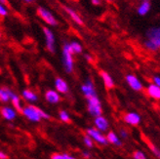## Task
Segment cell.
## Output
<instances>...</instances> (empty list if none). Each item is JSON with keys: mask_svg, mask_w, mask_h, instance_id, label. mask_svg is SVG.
Wrapping results in <instances>:
<instances>
[{"mask_svg": "<svg viewBox=\"0 0 160 159\" xmlns=\"http://www.w3.org/2000/svg\"><path fill=\"white\" fill-rule=\"evenodd\" d=\"M62 67L68 73H71L73 71L74 61H73V53L71 52L68 42H65L62 45Z\"/></svg>", "mask_w": 160, "mask_h": 159, "instance_id": "6da1fadb", "label": "cell"}, {"mask_svg": "<svg viewBox=\"0 0 160 159\" xmlns=\"http://www.w3.org/2000/svg\"><path fill=\"white\" fill-rule=\"evenodd\" d=\"M36 13L37 16L41 19L45 23H47L49 27H57L59 25V22L58 20L56 19V17L53 15V13L46 9L45 7L43 6H38L36 8Z\"/></svg>", "mask_w": 160, "mask_h": 159, "instance_id": "7a4b0ae2", "label": "cell"}, {"mask_svg": "<svg viewBox=\"0 0 160 159\" xmlns=\"http://www.w3.org/2000/svg\"><path fill=\"white\" fill-rule=\"evenodd\" d=\"M42 30H43V34H44V38H45V46L48 52H50L51 54H54L56 51V38H55V34L53 31L47 27H42Z\"/></svg>", "mask_w": 160, "mask_h": 159, "instance_id": "3957f363", "label": "cell"}, {"mask_svg": "<svg viewBox=\"0 0 160 159\" xmlns=\"http://www.w3.org/2000/svg\"><path fill=\"white\" fill-rule=\"evenodd\" d=\"M147 40L154 44L158 50L160 49V27H153L148 30Z\"/></svg>", "mask_w": 160, "mask_h": 159, "instance_id": "277c9868", "label": "cell"}, {"mask_svg": "<svg viewBox=\"0 0 160 159\" xmlns=\"http://www.w3.org/2000/svg\"><path fill=\"white\" fill-rule=\"evenodd\" d=\"M86 133L91 139L95 140L97 142H99V144H101L102 146L108 145V140H107L106 136H103L99 130L95 129V128H89L86 130Z\"/></svg>", "mask_w": 160, "mask_h": 159, "instance_id": "5b68a950", "label": "cell"}, {"mask_svg": "<svg viewBox=\"0 0 160 159\" xmlns=\"http://www.w3.org/2000/svg\"><path fill=\"white\" fill-rule=\"evenodd\" d=\"M22 114L26 115L30 121H33V122H38L40 121V119H41V117L39 116L36 110V107L34 106H28L27 107H25L22 109Z\"/></svg>", "mask_w": 160, "mask_h": 159, "instance_id": "8992f818", "label": "cell"}, {"mask_svg": "<svg viewBox=\"0 0 160 159\" xmlns=\"http://www.w3.org/2000/svg\"><path fill=\"white\" fill-rule=\"evenodd\" d=\"M126 82L128 83V85H129L134 91L140 92V91L142 90V82L140 81V79L137 76H135L134 74H128V75H126Z\"/></svg>", "mask_w": 160, "mask_h": 159, "instance_id": "52a82bcc", "label": "cell"}, {"mask_svg": "<svg viewBox=\"0 0 160 159\" xmlns=\"http://www.w3.org/2000/svg\"><path fill=\"white\" fill-rule=\"evenodd\" d=\"M62 9L67 12V14L69 16V18L72 20L76 23V25H78V26H84V21L82 20V18L80 17L79 14L74 9H72V8H70L68 6H66V5L62 6Z\"/></svg>", "mask_w": 160, "mask_h": 159, "instance_id": "ba28073f", "label": "cell"}, {"mask_svg": "<svg viewBox=\"0 0 160 159\" xmlns=\"http://www.w3.org/2000/svg\"><path fill=\"white\" fill-rule=\"evenodd\" d=\"M81 91L84 94V96L86 97V99L90 98V97L97 96V94H96V90H95V86H94V84H93V82H92V80L90 78L87 79L86 83L81 86Z\"/></svg>", "mask_w": 160, "mask_h": 159, "instance_id": "9c48e42d", "label": "cell"}, {"mask_svg": "<svg viewBox=\"0 0 160 159\" xmlns=\"http://www.w3.org/2000/svg\"><path fill=\"white\" fill-rule=\"evenodd\" d=\"M123 120L129 125L137 126L141 123V116L137 112H128L123 115Z\"/></svg>", "mask_w": 160, "mask_h": 159, "instance_id": "30bf717a", "label": "cell"}, {"mask_svg": "<svg viewBox=\"0 0 160 159\" xmlns=\"http://www.w3.org/2000/svg\"><path fill=\"white\" fill-rule=\"evenodd\" d=\"M100 75L102 79V81H103V84H105L106 86V88L110 90V89H112L113 87H114V81H113V79L112 77H111L107 71L105 70H101L100 71Z\"/></svg>", "mask_w": 160, "mask_h": 159, "instance_id": "8fae6325", "label": "cell"}, {"mask_svg": "<svg viewBox=\"0 0 160 159\" xmlns=\"http://www.w3.org/2000/svg\"><path fill=\"white\" fill-rule=\"evenodd\" d=\"M55 87L57 89V92L62 94H67L68 92V83L61 77H57L55 80Z\"/></svg>", "mask_w": 160, "mask_h": 159, "instance_id": "7c38bea8", "label": "cell"}, {"mask_svg": "<svg viewBox=\"0 0 160 159\" xmlns=\"http://www.w3.org/2000/svg\"><path fill=\"white\" fill-rule=\"evenodd\" d=\"M147 93L148 95L154 100H160V88L158 86L152 84H149L147 88Z\"/></svg>", "mask_w": 160, "mask_h": 159, "instance_id": "4fadbf2b", "label": "cell"}, {"mask_svg": "<svg viewBox=\"0 0 160 159\" xmlns=\"http://www.w3.org/2000/svg\"><path fill=\"white\" fill-rule=\"evenodd\" d=\"M45 98L47 100V102H51V104H57L61 101V97L57 91L54 90H48L45 93Z\"/></svg>", "mask_w": 160, "mask_h": 159, "instance_id": "5bb4252c", "label": "cell"}, {"mask_svg": "<svg viewBox=\"0 0 160 159\" xmlns=\"http://www.w3.org/2000/svg\"><path fill=\"white\" fill-rule=\"evenodd\" d=\"M95 125L99 129V131H107L108 129V122L107 119L102 115L96 117Z\"/></svg>", "mask_w": 160, "mask_h": 159, "instance_id": "9a60e30c", "label": "cell"}, {"mask_svg": "<svg viewBox=\"0 0 160 159\" xmlns=\"http://www.w3.org/2000/svg\"><path fill=\"white\" fill-rule=\"evenodd\" d=\"M13 92L7 87H0V102H7L11 99Z\"/></svg>", "mask_w": 160, "mask_h": 159, "instance_id": "2e32d148", "label": "cell"}, {"mask_svg": "<svg viewBox=\"0 0 160 159\" xmlns=\"http://www.w3.org/2000/svg\"><path fill=\"white\" fill-rule=\"evenodd\" d=\"M150 2L149 1H142V3L139 5L137 12L140 16H146L149 11H150Z\"/></svg>", "mask_w": 160, "mask_h": 159, "instance_id": "e0dca14e", "label": "cell"}, {"mask_svg": "<svg viewBox=\"0 0 160 159\" xmlns=\"http://www.w3.org/2000/svg\"><path fill=\"white\" fill-rule=\"evenodd\" d=\"M0 112H1L2 116L7 119V120H13L16 117V112L10 107H1L0 108Z\"/></svg>", "mask_w": 160, "mask_h": 159, "instance_id": "ac0fdd59", "label": "cell"}, {"mask_svg": "<svg viewBox=\"0 0 160 159\" xmlns=\"http://www.w3.org/2000/svg\"><path fill=\"white\" fill-rule=\"evenodd\" d=\"M106 138L108 140V142H110V144H112V145H115V146H118V147H120L122 145L121 141L119 140V137L112 131L108 132Z\"/></svg>", "mask_w": 160, "mask_h": 159, "instance_id": "d6986e66", "label": "cell"}, {"mask_svg": "<svg viewBox=\"0 0 160 159\" xmlns=\"http://www.w3.org/2000/svg\"><path fill=\"white\" fill-rule=\"evenodd\" d=\"M11 102H12V104H13V106L15 107V108L17 109L20 113H22V105H21V100H20V98H19V96H17L16 94H14L13 93V95L11 96Z\"/></svg>", "mask_w": 160, "mask_h": 159, "instance_id": "ffe728a7", "label": "cell"}, {"mask_svg": "<svg viewBox=\"0 0 160 159\" xmlns=\"http://www.w3.org/2000/svg\"><path fill=\"white\" fill-rule=\"evenodd\" d=\"M69 47L71 49V52L73 53V55L75 54H81L83 51V47L80 44L78 41H71L69 42Z\"/></svg>", "mask_w": 160, "mask_h": 159, "instance_id": "44dd1931", "label": "cell"}, {"mask_svg": "<svg viewBox=\"0 0 160 159\" xmlns=\"http://www.w3.org/2000/svg\"><path fill=\"white\" fill-rule=\"evenodd\" d=\"M22 97L26 100L29 101V102H36L37 101V96L34 92H32L29 89H26L22 92Z\"/></svg>", "mask_w": 160, "mask_h": 159, "instance_id": "7402d4cb", "label": "cell"}, {"mask_svg": "<svg viewBox=\"0 0 160 159\" xmlns=\"http://www.w3.org/2000/svg\"><path fill=\"white\" fill-rule=\"evenodd\" d=\"M88 111L90 112V114L96 117L100 116L102 112L101 106H90V105H88Z\"/></svg>", "mask_w": 160, "mask_h": 159, "instance_id": "603a6c76", "label": "cell"}, {"mask_svg": "<svg viewBox=\"0 0 160 159\" xmlns=\"http://www.w3.org/2000/svg\"><path fill=\"white\" fill-rule=\"evenodd\" d=\"M60 118H61V120L63 121V122H66V123H71V120H70V118L68 114V112L66 110H61L60 111Z\"/></svg>", "mask_w": 160, "mask_h": 159, "instance_id": "cb8c5ba5", "label": "cell"}, {"mask_svg": "<svg viewBox=\"0 0 160 159\" xmlns=\"http://www.w3.org/2000/svg\"><path fill=\"white\" fill-rule=\"evenodd\" d=\"M148 147H149V148H150L151 152H153V154H154L158 159H160V149H159L158 147H156L153 144H151V142H149V144H148Z\"/></svg>", "mask_w": 160, "mask_h": 159, "instance_id": "d4e9b609", "label": "cell"}, {"mask_svg": "<svg viewBox=\"0 0 160 159\" xmlns=\"http://www.w3.org/2000/svg\"><path fill=\"white\" fill-rule=\"evenodd\" d=\"M133 158L134 159H147V156L142 150H136L133 153Z\"/></svg>", "mask_w": 160, "mask_h": 159, "instance_id": "484cf974", "label": "cell"}, {"mask_svg": "<svg viewBox=\"0 0 160 159\" xmlns=\"http://www.w3.org/2000/svg\"><path fill=\"white\" fill-rule=\"evenodd\" d=\"M8 13H9V11H8L6 5L0 3V17H7Z\"/></svg>", "mask_w": 160, "mask_h": 159, "instance_id": "4316f807", "label": "cell"}, {"mask_svg": "<svg viewBox=\"0 0 160 159\" xmlns=\"http://www.w3.org/2000/svg\"><path fill=\"white\" fill-rule=\"evenodd\" d=\"M84 142H85V145L88 147H93V141L92 139L88 136V135H86V136H84Z\"/></svg>", "mask_w": 160, "mask_h": 159, "instance_id": "83f0119b", "label": "cell"}, {"mask_svg": "<svg viewBox=\"0 0 160 159\" xmlns=\"http://www.w3.org/2000/svg\"><path fill=\"white\" fill-rule=\"evenodd\" d=\"M51 159H66L65 157H63L62 154H60L58 152H55L51 155Z\"/></svg>", "mask_w": 160, "mask_h": 159, "instance_id": "f1b7e54d", "label": "cell"}, {"mask_svg": "<svg viewBox=\"0 0 160 159\" xmlns=\"http://www.w3.org/2000/svg\"><path fill=\"white\" fill-rule=\"evenodd\" d=\"M119 135H120V137L123 138V139H126V138H128V132H127L126 130H124V129H121V130H120V132H119Z\"/></svg>", "mask_w": 160, "mask_h": 159, "instance_id": "f546056e", "label": "cell"}, {"mask_svg": "<svg viewBox=\"0 0 160 159\" xmlns=\"http://www.w3.org/2000/svg\"><path fill=\"white\" fill-rule=\"evenodd\" d=\"M152 80H153V84L158 86L159 88H160V76H154L152 78Z\"/></svg>", "mask_w": 160, "mask_h": 159, "instance_id": "4dcf8cb0", "label": "cell"}, {"mask_svg": "<svg viewBox=\"0 0 160 159\" xmlns=\"http://www.w3.org/2000/svg\"><path fill=\"white\" fill-rule=\"evenodd\" d=\"M91 3L94 6H100L102 4V0H91Z\"/></svg>", "mask_w": 160, "mask_h": 159, "instance_id": "1f68e13d", "label": "cell"}, {"mask_svg": "<svg viewBox=\"0 0 160 159\" xmlns=\"http://www.w3.org/2000/svg\"><path fill=\"white\" fill-rule=\"evenodd\" d=\"M84 57H85V59L89 62H93V58H92V56L90 55V54H85L84 55Z\"/></svg>", "mask_w": 160, "mask_h": 159, "instance_id": "d6a6232c", "label": "cell"}, {"mask_svg": "<svg viewBox=\"0 0 160 159\" xmlns=\"http://www.w3.org/2000/svg\"><path fill=\"white\" fill-rule=\"evenodd\" d=\"M82 155H83V157H84V158H86V159H89V158L91 157L90 153L88 152H82Z\"/></svg>", "mask_w": 160, "mask_h": 159, "instance_id": "836d02e7", "label": "cell"}, {"mask_svg": "<svg viewBox=\"0 0 160 159\" xmlns=\"http://www.w3.org/2000/svg\"><path fill=\"white\" fill-rule=\"evenodd\" d=\"M0 159H8V155H6L2 152H0Z\"/></svg>", "mask_w": 160, "mask_h": 159, "instance_id": "e575fe53", "label": "cell"}, {"mask_svg": "<svg viewBox=\"0 0 160 159\" xmlns=\"http://www.w3.org/2000/svg\"><path fill=\"white\" fill-rule=\"evenodd\" d=\"M62 155H63V157H65L66 159H76V158H74V157H72V156H70V155H68V154H67V153H63Z\"/></svg>", "mask_w": 160, "mask_h": 159, "instance_id": "d590c367", "label": "cell"}, {"mask_svg": "<svg viewBox=\"0 0 160 159\" xmlns=\"http://www.w3.org/2000/svg\"><path fill=\"white\" fill-rule=\"evenodd\" d=\"M23 2H26V3H28V4H31V3H33L35 0H22Z\"/></svg>", "mask_w": 160, "mask_h": 159, "instance_id": "8d00e7d4", "label": "cell"}, {"mask_svg": "<svg viewBox=\"0 0 160 159\" xmlns=\"http://www.w3.org/2000/svg\"><path fill=\"white\" fill-rule=\"evenodd\" d=\"M0 3H2L4 5H6L8 3V0H0Z\"/></svg>", "mask_w": 160, "mask_h": 159, "instance_id": "74e56055", "label": "cell"}, {"mask_svg": "<svg viewBox=\"0 0 160 159\" xmlns=\"http://www.w3.org/2000/svg\"><path fill=\"white\" fill-rule=\"evenodd\" d=\"M106 1H108V2H113V1H115V0H106Z\"/></svg>", "mask_w": 160, "mask_h": 159, "instance_id": "f35d334b", "label": "cell"}, {"mask_svg": "<svg viewBox=\"0 0 160 159\" xmlns=\"http://www.w3.org/2000/svg\"><path fill=\"white\" fill-rule=\"evenodd\" d=\"M142 1H149V0H142Z\"/></svg>", "mask_w": 160, "mask_h": 159, "instance_id": "ab89813d", "label": "cell"}, {"mask_svg": "<svg viewBox=\"0 0 160 159\" xmlns=\"http://www.w3.org/2000/svg\"><path fill=\"white\" fill-rule=\"evenodd\" d=\"M0 37H1V33H0Z\"/></svg>", "mask_w": 160, "mask_h": 159, "instance_id": "60d3db41", "label": "cell"}]
</instances>
